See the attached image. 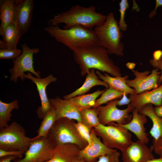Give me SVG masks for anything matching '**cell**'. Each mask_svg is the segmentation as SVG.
Instances as JSON below:
<instances>
[{
	"mask_svg": "<svg viewBox=\"0 0 162 162\" xmlns=\"http://www.w3.org/2000/svg\"><path fill=\"white\" fill-rule=\"evenodd\" d=\"M92 143L81 149L78 158L82 159L85 162H96L99 158L102 156L112 153L116 149L106 147L96 135L94 129L91 133Z\"/></svg>",
	"mask_w": 162,
	"mask_h": 162,
	"instance_id": "cell-14",
	"label": "cell"
},
{
	"mask_svg": "<svg viewBox=\"0 0 162 162\" xmlns=\"http://www.w3.org/2000/svg\"><path fill=\"white\" fill-rule=\"evenodd\" d=\"M24 76L25 78L31 80L36 85L41 102V106L37 110V113L39 119H43L51 108L46 92V87L51 82H56L57 79L51 74L43 78L34 77L30 72L27 74H25Z\"/></svg>",
	"mask_w": 162,
	"mask_h": 162,
	"instance_id": "cell-13",
	"label": "cell"
},
{
	"mask_svg": "<svg viewBox=\"0 0 162 162\" xmlns=\"http://www.w3.org/2000/svg\"><path fill=\"white\" fill-rule=\"evenodd\" d=\"M72 162H85L82 159H79L78 157L74 159Z\"/></svg>",
	"mask_w": 162,
	"mask_h": 162,
	"instance_id": "cell-43",
	"label": "cell"
},
{
	"mask_svg": "<svg viewBox=\"0 0 162 162\" xmlns=\"http://www.w3.org/2000/svg\"><path fill=\"white\" fill-rule=\"evenodd\" d=\"M22 35L16 24H13L6 28L2 40L6 44L7 48H16L17 44Z\"/></svg>",
	"mask_w": 162,
	"mask_h": 162,
	"instance_id": "cell-25",
	"label": "cell"
},
{
	"mask_svg": "<svg viewBox=\"0 0 162 162\" xmlns=\"http://www.w3.org/2000/svg\"><path fill=\"white\" fill-rule=\"evenodd\" d=\"M56 120V112L51 107L43 118L40 126L37 130L38 135L35 137L37 138L46 136L50 130Z\"/></svg>",
	"mask_w": 162,
	"mask_h": 162,
	"instance_id": "cell-28",
	"label": "cell"
},
{
	"mask_svg": "<svg viewBox=\"0 0 162 162\" xmlns=\"http://www.w3.org/2000/svg\"><path fill=\"white\" fill-rule=\"evenodd\" d=\"M155 113L159 116L162 117V103L161 105L154 107Z\"/></svg>",
	"mask_w": 162,
	"mask_h": 162,
	"instance_id": "cell-40",
	"label": "cell"
},
{
	"mask_svg": "<svg viewBox=\"0 0 162 162\" xmlns=\"http://www.w3.org/2000/svg\"><path fill=\"white\" fill-rule=\"evenodd\" d=\"M94 30L99 45L106 49L109 54L121 57L124 55V45L121 41L122 32L113 12L108 13L103 24L95 27Z\"/></svg>",
	"mask_w": 162,
	"mask_h": 162,
	"instance_id": "cell-4",
	"label": "cell"
},
{
	"mask_svg": "<svg viewBox=\"0 0 162 162\" xmlns=\"http://www.w3.org/2000/svg\"><path fill=\"white\" fill-rule=\"evenodd\" d=\"M82 122L90 130L98 126L100 122L97 108L80 109Z\"/></svg>",
	"mask_w": 162,
	"mask_h": 162,
	"instance_id": "cell-27",
	"label": "cell"
},
{
	"mask_svg": "<svg viewBox=\"0 0 162 162\" xmlns=\"http://www.w3.org/2000/svg\"><path fill=\"white\" fill-rule=\"evenodd\" d=\"M120 152L116 150L111 153L101 156L96 162H120Z\"/></svg>",
	"mask_w": 162,
	"mask_h": 162,
	"instance_id": "cell-34",
	"label": "cell"
},
{
	"mask_svg": "<svg viewBox=\"0 0 162 162\" xmlns=\"http://www.w3.org/2000/svg\"><path fill=\"white\" fill-rule=\"evenodd\" d=\"M25 152L23 151H7L0 149V158L7 156L16 155L21 158H23L22 154Z\"/></svg>",
	"mask_w": 162,
	"mask_h": 162,
	"instance_id": "cell-35",
	"label": "cell"
},
{
	"mask_svg": "<svg viewBox=\"0 0 162 162\" xmlns=\"http://www.w3.org/2000/svg\"><path fill=\"white\" fill-rule=\"evenodd\" d=\"M153 151L160 158H162V138L153 142Z\"/></svg>",
	"mask_w": 162,
	"mask_h": 162,
	"instance_id": "cell-36",
	"label": "cell"
},
{
	"mask_svg": "<svg viewBox=\"0 0 162 162\" xmlns=\"http://www.w3.org/2000/svg\"><path fill=\"white\" fill-rule=\"evenodd\" d=\"M146 145L138 140L132 141L121 152L123 162H146L155 158L153 146L148 148Z\"/></svg>",
	"mask_w": 162,
	"mask_h": 162,
	"instance_id": "cell-12",
	"label": "cell"
},
{
	"mask_svg": "<svg viewBox=\"0 0 162 162\" xmlns=\"http://www.w3.org/2000/svg\"><path fill=\"white\" fill-rule=\"evenodd\" d=\"M34 138L24 157L13 162H45L52 157L56 147L49 139L47 136Z\"/></svg>",
	"mask_w": 162,
	"mask_h": 162,
	"instance_id": "cell-10",
	"label": "cell"
},
{
	"mask_svg": "<svg viewBox=\"0 0 162 162\" xmlns=\"http://www.w3.org/2000/svg\"><path fill=\"white\" fill-rule=\"evenodd\" d=\"M127 94L124 93L121 98L119 99L117 103V106H122L128 105L130 103V100L127 96Z\"/></svg>",
	"mask_w": 162,
	"mask_h": 162,
	"instance_id": "cell-37",
	"label": "cell"
},
{
	"mask_svg": "<svg viewBox=\"0 0 162 162\" xmlns=\"http://www.w3.org/2000/svg\"><path fill=\"white\" fill-rule=\"evenodd\" d=\"M16 23L22 35L29 30L34 7L33 0H14Z\"/></svg>",
	"mask_w": 162,
	"mask_h": 162,
	"instance_id": "cell-16",
	"label": "cell"
},
{
	"mask_svg": "<svg viewBox=\"0 0 162 162\" xmlns=\"http://www.w3.org/2000/svg\"><path fill=\"white\" fill-rule=\"evenodd\" d=\"M105 89H99L92 93L76 96L70 99L80 109L93 108L97 98Z\"/></svg>",
	"mask_w": 162,
	"mask_h": 162,
	"instance_id": "cell-24",
	"label": "cell"
},
{
	"mask_svg": "<svg viewBox=\"0 0 162 162\" xmlns=\"http://www.w3.org/2000/svg\"><path fill=\"white\" fill-rule=\"evenodd\" d=\"M140 113L148 117L152 121V126L149 134L153 138V142L162 138V117L156 114L152 105L148 104L144 106Z\"/></svg>",
	"mask_w": 162,
	"mask_h": 162,
	"instance_id": "cell-23",
	"label": "cell"
},
{
	"mask_svg": "<svg viewBox=\"0 0 162 162\" xmlns=\"http://www.w3.org/2000/svg\"><path fill=\"white\" fill-rule=\"evenodd\" d=\"M146 162H162V158H154L146 161Z\"/></svg>",
	"mask_w": 162,
	"mask_h": 162,
	"instance_id": "cell-41",
	"label": "cell"
},
{
	"mask_svg": "<svg viewBox=\"0 0 162 162\" xmlns=\"http://www.w3.org/2000/svg\"><path fill=\"white\" fill-rule=\"evenodd\" d=\"M106 19V16L97 12L94 6L85 7L76 5L65 12L53 16L49 20L48 23L49 26L64 23V29L76 26L94 29L95 27L103 24Z\"/></svg>",
	"mask_w": 162,
	"mask_h": 162,
	"instance_id": "cell-2",
	"label": "cell"
},
{
	"mask_svg": "<svg viewBox=\"0 0 162 162\" xmlns=\"http://www.w3.org/2000/svg\"><path fill=\"white\" fill-rule=\"evenodd\" d=\"M74 120L63 118L56 120L50 130L47 137L55 147L73 144L83 149L88 145L80 135L75 125Z\"/></svg>",
	"mask_w": 162,
	"mask_h": 162,
	"instance_id": "cell-5",
	"label": "cell"
},
{
	"mask_svg": "<svg viewBox=\"0 0 162 162\" xmlns=\"http://www.w3.org/2000/svg\"><path fill=\"white\" fill-rule=\"evenodd\" d=\"M149 63L154 68H158L160 74L158 81L160 86L162 83V51L158 50L154 51L153 54V58L149 60Z\"/></svg>",
	"mask_w": 162,
	"mask_h": 162,
	"instance_id": "cell-30",
	"label": "cell"
},
{
	"mask_svg": "<svg viewBox=\"0 0 162 162\" xmlns=\"http://www.w3.org/2000/svg\"><path fill=\"white\" fill-rule=\"evenodd\" d=\"M96 135L108 148L121 152L132 142V135L125 128L115 122L104 125L100 124L93 128Z\"/></svg>",
	"mask_w": 162,
	"mask_h": 162,
	"instance_id": "cell-6",
	"label": "cell"
},
{
	"mask_svg": "<svg viewBox=\"0 0 162 162\" xmlns=\"http://www.w3.org/2000/svg\"><path fill=\"white\" fill-rule=\"evenodd\" d=\"M22 51L17 48H5L0 50V59L13 60L15 59L21 54Z\"/></svg>",
	"mask_w": 162,
	"mask_h": 162,
	"instance_id": "cell-32",
	"label": "cell"
},
{
	"mask_svg": "<svg viewBox=\"0 0 162 162\" xmlns=\"http://www.w3.org/2000/svg\"><path fill=\"white\" fill-rule=\"evenodd\" d=\"M119 99L110 101L104 106H100L96 107L98 111V118L100 124L106 125L112 122L123 125L131 121L133 116L129 112L133 110L130 104L126 108L121 110L117 107Z\"/></svg>",
	"mask_w": 162,
	"mask_h": 162,
	"instance_id": "cell-9",
	"label": "cell"
},
{
	"mask_svg": "<svg viewBox=\"0 0 162 162\" xmlns=\"http://www.w3.org/2000/svg\"><path fill=\"white\" fill-rule=\"evenodd\" d=\"M129 98L132 109H136L140 113L146 105L160 106L162 103V83L158 88L150 91L138 94H129Z\"/></svg>",
	"mask_w": 162,
	"mask_h": 162,
	"instance_id": "cell-17",
	"label": "cell"
},
{
	"mask_svg": "<svg viewBox=\"0 0 162 162\" xmlns=\"http://www.w3.org/2000/svg\"><path fill=\"white\" fill-rule=\"evenodd\" d=\"M99 79L95 71V69H90L87 74L82 85L73 92L64 96L63 99L68 100L76 96L84 94L89 92L92 87L96 86H103L106 89L108 88L109 86L108 84Z\"/></svg>",
	"mask_w": 162,
	"mask_h": 162,
	"instance_id": "cell-21",
	"label": "cell"
},
{
	"mask_svg": "<svg viewBox=\"0 0 162 162\" xmlns=\"http://www.w3.org/2000/svg\"><path fill=\"white\" fill-rule=\"evenodd\" d=\"M73 52L74 60L79 65L82 76L86 75L92 69L112 76H121L120 68L110 58L108 51L99 45L82 48Z\"/></svg>",
	"mask_w": 162,
	"mask_h": 162,
	"instance_id": "cell-1",
	"label": "cell"
},
{
	"mask_svg": "<svg viewBox=\"0 0 162 162\" xmlns=\"http://www.w3.org/2000/svg\"><path fill=\"white\" fill-rule=\"evenodd\" d=\"M49 101L51 107L56 114V120L63 118L81 122L82 118L80 108L70 99H62L59 97L51 98Z\"/></svg>",
	"mask_w": 162,
	"mask_h": 162,
	"instance_id": "cell-15",
	"label": "cell"
},
{
	"mask_svg": "<svg viewBox=\"0 0 162 162\" xmlns=\"http://www.w3.org/2000/svg\"><path fill=\"white\" fill-rule=\"evenodd\" d=\"M124 93L116 90L113 88H109L106 89L102 94L100 98L97 99L93 108H96L101 105L107 104L114 100L120 99Z\"/></svg>",
	"mask_w": 162,
	"mask_h": 162,
	"instance_id": "cell-29",
	"label": "cell"
},
{
	"mask_svg": "<svg viewBox=\"0 0 162 162\" xmlns=\"http://www.w3.org/2000/svg\"><path fill=\"white\" fill-rule=\"evenodd\" d=\"M81 149L77 145L67 144L56 147L52 157L45 162H72Z\"/></svg>",
	"mask_w": 162,
	"mask_h": 162,
	"instance_id": "cell-19",
	"label": "cell"
},
{
	"mask_svg": "<svg viewBox=\"0 0 162 162\" xmlns=\"http://www.w3.org/2000/svg\"><path fill=\"white\" fill-rule=\"evenodd\" d=\"M34 139L27 136L24 128L16 122L0 129V149L26 152Z\"/></svg>",
	"mask_w": 162,
	"mask_h": 162,
	"instance_id": "cell-7",
	"label": "cell"
},
{
	"mask_svg": "<svg viewBox=\"0 0 162 162\" xmlns=\"http://www.w3.org/2000/svg\"><path fill=\"white\" fill-rule=\"evenodd\" d=\"M18 101L16 100L9 103H5L0 100V129L8 125V122L11 121L12 114L11 112L14 109L19 108Z\"/></svg>",
	"mask_w": 162,
	"mask_h": 162,
	"instance_id": "cell-26",
	"label": "cell"
},
{
	"mask_svg": "<svg viewBox=\"0 0 162 162\" xmlns=\"http://www.w3.org/2000/svg\"><path fill=\"white\" fill-rule=\"evenodd\" d=\"M76 127L80 135L88 142V145L92 143L91 133V130L81 122H75Z\"/></svg>",
	"mask_w": 162,
	"mask_h": 162,
	"instance_id": "cell-33",
	"label": "cell"
},
{
	"mask_svg": "<svg viewBox=\"0 0 162 162\" xmlns=\"http://www.w3.org/2000/svg\"><path fill=\"white\" fill-rule=\"evenodd\" d=\"M131 112L133 117L130 122L124 125H119L134 133L138 140L147 144L149 140L144 126L147 122V116L140 113L136 109H134Z\"/></svg>",
	"mask_w": 162,
	"mask_h": 162,
	"instance_id": "cell-18",
	"label": "cell"
},
{
	"mask_svg": "<svg viewBox=\"0 0 162 162\" xmlns=\"http://www.w3.org/2000/svg\"><path fill=\"white\" fill-rule=\"evenodd\" d=\"M135 76L134 79L126 80L127 85L134 89L135 94H138L158 88L160 72L158 68L140 72L136 70H131Z\"/></svg>",
	"mask_w": 162,
	"mask_h": 162,
	"instance_id": "cell-11",
	"label": "cell"
},
{
	"mask_svg": "<svg viewBox=\"0 0 162 162\" xmlns=\"http://www.w3.org/2000/svg\"><path fill=\"white\" fill-rule=\"evenodd\" d=\"M20 158V157L16 155L7 156L0 158V162H11V161Z\"/></svg>",
	"mask_w": 162,
	"mask_h": 162,
	"instance_id": "cell-39",
	"label": "cell"
},
{
	"mask_svg": "<svg viewBox=\"0 0 162 162\" xmlns=\"http://www.w3.org/2000/svg\"><path fill=\"white\" fill-rule=\"evenodd\" d=\"M0 35L3 37L5 30L8 26L16 23L14 0L0 1Z\"/></svg>",
	"mask_w": 162,
	"mask_h": 162,
	"instance_id": "cell-20",
	"label": "cell"
},
{
	"mask_svg": "<svg viewBox=\"0 0 162 162\" xmlns=\"http://www.w3.org/2000/svg\"><path fill=\"white\" fill-rule=\"evenodd\" d=\"M95 72L100 79L108 84L109 88L123 92L127 94H135L134 89L129 87L126 84V80L128 78V75L114 77L106 73L102 74L98 70Z\"/></svg>",
	"mask_w": 162,
	"mask_h": 162,
	"instance_id": "cell-22",
	"label": "cell"
},
{
	"mask_svg": "<svg viewBox=\"0 0 162 162\" xmlns=\"http://www.w3.org/2000/svg\"><path fill=\"white\" fill-rule=\"evenodd\" d=\"M0 44L1 49H3L7 48L6 44L3 40H0Z\"/></svg>",
	"mask_w": 162,
	"mask_h": 162,
	"instance_id": "cell-42",
	"label": "cell"
},
{
	"mask_svg": "<svg viewBox=\"0 0 162 162\" xmlns=\"http://www.w3.org/2000/svg\"><path fill=\"white\" fill-rule=\"evenodd\" d=\"M52 37L74 51L87 46L99 45L98 38L94 30L81 26L62 29L58 25H49L44 28Z\"/></svg>",
	"mask_w": 162,
	"mask_h": 162,
	"instance_id": "cell-3",
	"label": "cell"
},
{
	"mask_svg": "<svg viewBox=\"0 0 162 162\" xmlns=\"http://www.w3.org/2000/svg\"><path fill=\"white\" fill-rule=\"evenodd\" d=\"M120 17L118 22L119 28L122 32L127 30L128 26L125 21V16L126 10L128 8L129 5L128 0H121L119 3Z\"/></svg>",
	"mask_w": 162,
	"mask_h": 162,
	"instance_id": "cell-31",
	"label": "cell"
},
{
	"mask_svg": "<svg viewBox=\"0 0 162 162\" xmlns=\"http://www.w3.org/2000/svg\"><path fill=\"white\" fill-rule=\"evenodd\" d=\"M162 6V0H156L155 1V6L154 10L151 11L149 15V17L151 18L154 17L156 14L157 8L160 7Z\"/></svg>",
	"mask_w": 162,
	"mask_h": 162,
	"instance_id": "cell-38",
	"label": "cell"
},
{
	"mask_svg": "<svg viewBox=\"0 0 162 162\" xmlns=\"http://www.w3.org/2000/svg\"><path fill=\"white\" fill-rule=\"evenodd\" d=\"M22 52L21 55L15 59L13 60V67L10 68L9 71L11 75L10 80L17 82L19 78L23 81L25 79L24 72H29L34 75L36 77L40 78V73L36 71L34 68L33 57L40 51L38 48H31L26 43L22 44Z\"/></svg>",
	"mask_w": 162,
	"mask_h": 162,
	"instance_id": "cell-8",
	"label": "cell"
}]
</instances>
